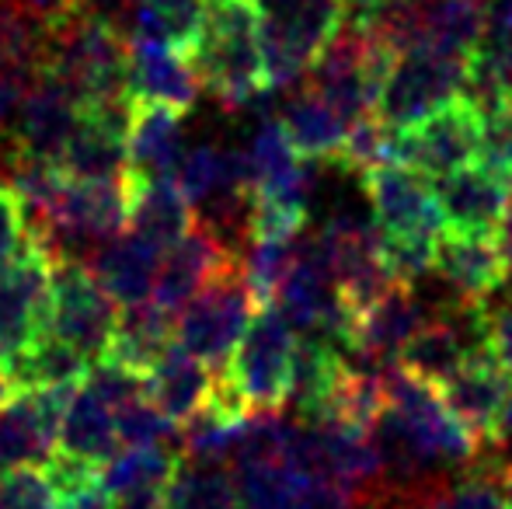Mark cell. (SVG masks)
<instances>
[{
	"instance_id": "cell-30",
	"label": "cell",
	"mask_w": 512,
	"mask_h": 509,
	"mask_svg": "<svg viewBox=\"0 0 512 509\" xmlns=\"http://www.w3.org/2000/svg\"><path fill=\"white\" fill-rule=\"evenodd\" d=\"M387 161H394V129L377 116V109H373L349 126L342 154H338V164H342L345 171L363 175V171L377 168V164H387Z\"/></svg>"
},
{
	"instance_id": "cell-37",
	"label": "cell",
	"mask_w": 512,
	"mask_h": 509,
	"mask_svg": "<svg viewBox=\"0 0 512 509\" xmlns=\"http://www.w3.org/2000/svg\"><path fill=\"white\" fill-rule=\"evenodd\" d=\"M35 74H28V70H14V67H4L0 70V140H11V123H14V112H18V102L21 95H25L28 81H32ZM7 150V147H4ZM4 150H0V157H4Z\"/></svg>"
},
{
	"instance_id": "cell-36",
	"label": "cell",
	"mask_w": 512,
	"mask_h": 509,
	"mask_svg": "<svg viewBox=\"0 0 512 509\" xmlns=\"http://www.w3.org/2000/svg\"><path fill=\"white\" fill-rule=\"evenodd\" d=\"M485 346L512 370V293L502 297L499 307L485 304Z\"/></svg>"
},
{
	"instance_id": "cell-25",
	"label": "cell",
	"mask_w": 512,
	"mask_h": 509,
	"mask_svg": "<svg viewBox=\"0 0 512 509\" xmlns=\"http://www.w3.org/2000/svg\"><path fill=\"white\" fill-rule=\"evenodd\" d=\"M283 123L290 129V140H293V147H297V154L314 164L338 161L345 133H349V126H352L349 119H345L328 98L317 95L310 84L286 102Z\"/></svg>"
},
{
	"instance_id": "cell-9",
	"label": "cell",
	"mask_w": 512,
	"mask_h": 509,
	"mask_svg": "<svg viewBox=\"0 0 512 509\" xmlns=\"http://www.w3.org/2000/svg\"><path fill=\"white\" fill-rule=\"evenodd\" d=\"M119 304L102 290L88 262L56 258L53 300H49V332L60 335L74 349H81L91 363L102 360L112 342Z\"/></svg>"
},
{
	"instance_id": "cell-26",
	"label": "cell",
	"mask_w": 512,
	"mask_h": 509,
	"mask_svg": "<svg viewBox=\"0 0 512 509\" xmlns=\"http://www.w3.org/2000/svg\"><path fill=\"white\" fill-rule=\"evenodd\" d=\"M88 367V356L70 342H63L60 335H53L49 328L35 342H28L14 360L4 363L7 377L18 391H25V387H77L88 377Z\"/></svg>"
},
{
	"instance_id": "cell-43",
	"label": "cell",
	"mask_w": 512,
	"mask_h": 509,
	"mask_svg": "<svg viewBox=\"0 0 512 509\" xmlns=\"http://www.w3.org/2000/svg\"><path fill=\"white\" fill-rule=\"evenodd\" d=\"M14 394H18V387H14V381H11V377H7V370L0 367V408H4L7 401L14 398Z\"/></svg>"
},
{
	"instance_id": "cell-29",
	"label": "cell",
	"mask_w": 512,
	"mask_h": 509,
	"mask_svg": "<svg viewBox=\"0 0 512 509\" xmlns=\"http://www.w3.org/2000/svg\"><path fill=\"white\" fill-rule=\"evenodd\" d=\"M297 238H286V234H248L241 255V272L248 279L251 293H255L258 304H272L276 290L283 286L286 272H290L293 258H297Z\"/></svg>"
},
{
	"instance_id": "cell-33",
	"label": "cell",
	"mask_w": 512,
	"mask_h": 509,
	"mask_svg": "<svg viewBox=\"0 0 512 509\" xmlns=\"http://www.w3.org/2000/svg\"><path fill=\"white\" fill-rule=\"evenodd\" d=\"M84 384H88L91 391H95L98 398L112 408V412L126 405V401L143 398V394H147V374H136V370L122 367L119 360H108V356L91 363Z\"/></svg>"
},
{
	"instance_id": "cell-28",
	"label": "cell",
	"mask_w": 512,
	"mask_h": 509,
	"mask_svg": "<svg viewBox=\"0 0 512 509\" xmlns=\"http://www.w3.org/2000/svg\"><path fill=\"white\" fill-rule=\"evenodd\" d=\"M161 509H237V482L227 464L178 461L161 489Z\"/></svg>"
},
{
	"instance_id": "cell-13",
	"label": "cell",
	"mask_w": 512,
	"mask_h": 509,
	"mask_svg": "<svg viewBox=\"0 0 512 509\" xmlns=\"http://www.w3.org/2000/svg\"><path fill=\"white\" fill-rule=\"evenodd\" d=\"M81 102L70 88H63L56 77L35 74L28 81L25 95L18 102L11 123V147L28 157L60 161L70 136L81 126Z\"/></svg>"
},
{
	"instance_id": "cell-7",
	"label": "cell",
	"mask_w": 512,
	"mask_h": 509,
	"mask_svg": "<svg viewBox=\"0 0 512 509\" xmlns=\"http://www.w3.org/2000/svg\"><path fill=\"white\" fill-rule=\"evenodd\" d=\"M485 109L471 95H457L429 119L394 129V161L418 175H450L481 157Z\"/></svg>"
},
{
	"instance_id": "cell-46",
	"label": "cell",
	"mask_w": 512,
	"mask_h": 509,
	"mask_svg": "<svg viewBox=\"0 0 512 509\" xmlns=\"http://www.w3.org/2000/svg\"><path fill=\"white\" fill-rule=\"evenodd\" d=\"M283 4V0H258V7H262V11H272V7H279Z\"/></svg>"
},
{
	"instance_id": "cell-15",
	"label": "cell",
	"mask_w": 512,
	"mask_h": 509,
	"mask_svg": "<svg viewBox=\"0 0 512 509\" xmlns=\"http://www.w3.org/2000/svg\"><path fill=\"white\" fill-rule=\"evenodd\" d=\"M234 262H241L237 248L230 245V241H223L213 227L196 217V224L185 231V238H178L175 245L161 255L154 300L161 307H168L171 314H178L192 297H199V293Z\"/></svg>"
},
{
	"instance_id": "cell-12",
	"label": "cell",
	"mask_w": 512,
	"mask_h": 509,
	"mask_svg": "<svg viewBox=\"0 0 512 509\" xmlns=\"http://www.w3.org/2000/svg\"><path fill=\"white\" fill-rule=\"evenodd\" d=\"M432 304H425L415 293V286H391L380 300H373L366 311H359L352 318L349 332V349L363 367L384 370L394 367L411 342V335L418 332L425 318H429Z\"/></svg>"
},
{
	"instance_id": "cell-42",
	"label": "cell",
	"mask_w": 512,
	"mask_h": 509,
	"mask_svg": "<svg viewBox=\"0 0 512 509\" xmlns=\"http://www.w3.org/2000/svg\"><path fill=\"white\" fill-rule=\"evenodd\" d=\"M509 440H512V394H509L506 408H502V426H499V450L506 447Z\"/></svg>"
},
{
	"instance_id": "cell-22",
	"label": "cell",
	"mask_w": 512,
	"mask_h": 509,
	"mask_svg": "<svg viewBox=\"0 0 512 509\" xmlns=\"http://www.w3.org/2000/svg\"><path fill=\"white\" fill-rule=\"evenodd\" d=\"M175 342V314L150 297L140 304L119 307V321H115L105 356L119 360L122 367L136 370V374H150Z\"/></svg>"
},
{
	"instance_id": "cell-18",
	"label": "cell",
	"mask_w": 512,
	"mask_h": 509,
	"mask_svg": "<svg viewBox=\"0 0 512 509\" xmlns=\"http://www.w3.org/2000/svg\"><path fill=\"white\" fill-rule=\"evenodd\" d=\"M129 95L133 102H164L189 112L203 95V81L182 49L129 35Z\"/></svg>"
},
{
	"instance_id": "cell-23",
	"label": "cell",
	"mask_w": 512,
	"mask_h": 509,
	"mask_svg": "<svg viewBox=\"0 0 512 509\" xmlns=\"http://www.w3.org/2000/svg\"><path fill=\"white\" fill-rule=\"evenodd\" d=\"M119 426H115V412L91 391L88 384L74 387L67 401V412L60 422V440L56 450L67 457H77L84 464L105 468L115 454H119Z\"/></svg>"
},
{
	"instance_id": "cell-34",
	"label": "cell",
	"mask_w": 512,
	"mask_h": 509,
	"mask_svg": "<svg viewBox=\"0 0 512 509\" xmlns=\"http://www.w3.org/2000/svg\"><path fill=\"white\" fill-rule=\"evenodd\" d=\"M28 238H32V227H28L25 203H21L11 185L0 182V269L21 255Z\"/></svg>"
},
{
	"instance_id": "cell-8",
	"label": "cell",
	"mask_w": 512,
	"mask_h": 509,
	"mask_svg": "<svg viewBox=\"0 0 512 509\" xmlns=\"http://www.w3.org/2000/svg\"><path fill=\"white\" fill-rule=\"evenodd\" d=\"M56 255L28 238L21 255L0 269V367L49 328Z\"/></svg>"
},
{
	"instance_id": "cell-45",
	"label": "cell",
	"mask_w": 512,
	"mask_h": 509,
	"mask_svg": "<svg viewBox=\"0 0 512 509\" xmlns=\"http://www.w3.org/2000/svg\"><path fill=\"white\" fill-rule=\"evenodd\" d=\"M502 478H506V492L512 499V461H509V457H506V464H502Z\"/></svg>"
},
{
	"instance_id": "cell-38",
	"label": "cell",
	"mask_w": 512,
	"mask_h": 509,
	"mask_svg": "<svg viewBox=\"0 0 512 509\" xmlns=\"http://www.w3.org/2000/svg\"><path fill=\"white\" fill-rule=\"evenodd\" d=\"M14 4L32 21H39L42 28H53L60 21H67L70 14H77L81 7H88L91 0H14Z\"/></svg>"
},
{
	"instance_id": "cell-6",
	"label": "cell",
	"mask_w": 512,
	"mask_h": 509,
	"mask_svg": "<svg viewBox=\"0 0 512 509\" xmlns=\"http://www.w3.org/2000/svg\"><path fill=\"white\" fill-rule=\"evenodd\" d=\"M467 60L471 56L411 49L394 56L377 95V116L391 129H408L439 112L457 95H467Z\"/></svg>"
},
{
	"instance_id": "cell-14",
	"label": "cell",
	"mask_w": 512,
	"mask_h": 509,
	"mask_svg": "<svg viewBox=\"0 0 512 509\" xmlns=\"http://www.w3.org/2000/svg\"><path fill=\"white\" fill-rule=\"evenodd\" d=\"M432 192L443 213V231L499 234V224L512 203V182L481 157L450 175H439Z\"/></svg>"
},
{
	"instance_id": "cell-11",
	"label": "cell",
	"mask_w": 512,
	"mask_h": 509,
	"mask_svg": "<svg viewBox=\"0 0 512 509\" xmlns=\"http://www.w3.org/2000/svg\"><path fill=\"white\" fill-rule=\"evenodd\" d=\"M70 394L74 387H25L0 408V471L49 461Z\"/></svg>"
},
{
	"instance_id": "cell-27",
	"label": "cell",
	"mask_w": 512,
	"mask_h": 509,
	"mask_svg": "<svg viewBox=\"0 0 512 509\" xmlns=\"http://www.w3.org/2000/svg\"><path fill=\"white\" fill-rule=\"evenodd\" d=\"M182 457L168 443H147V447H126L102 468L105 492L122 503L133 496H154L168 485Z\"/></svg>"
},
{
	"instance_id": "cell-19",
	"label": "cell",
	"mask_w": 512,
	"mask_h": 509,
	"mask_svg": "<svg viewBox=\"0 0 512 509\" xmlns=\"http://www.w3.org/2000/svg\"><path fill=\"white\" fill-rule=\"evenodd\" d=\"M185 154V109L164 102H136L126 133V175H175Z\"/></svg>"
},
{
	"instance_id": "cell-40",
	"label": "cell",
	"mask_w": 512,
	"mask_h": 509,
	"mask_svg": "<svg viewBox=\"0 0 512 509\" xmlns=\"http://www.w3.org/2000/svg\"><path fill=\"white\" fill-rule=\"evenodd\" d=\"M499 248H502V255H506V269H509V279H512V203H509L506 217H502V224H499Z\"/></svg>"
},
{
	"instance_id": "cell-5",
	"label": "cell",
	"mask_w": 512,
	"mask_h": 509,
	"mask_svg": "<svg viewBox=\"0 0 512 509\" xmlns=\"http://www.w3.org/2000/svg\"><path fill=\"white\" fill-rule=\"evenodd\" d=\"M258 307L262 304L251 293L241 262H234L175 314L178 346H185L209 367H227L230 353L241 342V335L248 332Z\"/></svg>"
},
{
	"instance_id": "cell-16",
	"label": "cell",
	"mask_w": 512,
	"mask_h": 509,
	"mask_svg": "<svg viewBox=\"0 0 512 509\" xmlns=\"http://www.w3.org/2000/svg\"><path fill=\"white\" fill-rule=\"evenodd\" d=\"M363 192L373 206V220L384 234H443L436 192L418 171L398 161L363 171Z\"/></svg>"
},
{
	"instance_id": "cell-4",
	"label": "cell",
	"mask_w": 512,
	"mask_h": 509,
	"mask_svg": "<svg viewBox=\"0 0 512 509\" xmlns=\"http://www.w3.org/2000/svg\"><path fill=\"white\" fill-rule=\"evenodd\" d=\"M342 0H283L262 14V63L265 88L286 91L317 60L331 35L342 28Z\"/></svg>"
},
{
	"instance_id": "cell-2",
	"label": "cell",
	"mask_w": 512,
	"mask_h": 509,
	"mask_svg": "<svg viewBox=\"0 0 512 509\" xmlns=\"http://www.w3.org/2000/svg\"><path fill=\"white\" fill-rule=\"evenodd\" d=\"M262 7L258 0H206V21L189 60L203 91L223 109H244L269 95L262 63Z\"/></svg>"
},
{
	"instance_id": "cell-21",
	"label": "cell",
	"mask_w": 512,
	"mask_h": 509,
	"mask_svg": "<svg viewBox=\"0 0 512 509\" xmlns=\"http://www.w3.org/2000/svg\"><path fill=\"white\" fill-rule=\"evenodd\" d=\"M126 192H129V231L147 238L161 252H168L196 224V206L185 199V192L178 189V182L171 175H154V178L126 175Z\"/></svg>"
},
{
	"instance_id": "cell-17",
	"label": "cell",
	"mask_w": 512,
	"mask_h": 509,
	"mask_svg": "<svg viewBox=\"0 0 512 509\" xmlns=\"http://www.w3.org/2000/svg\"><path fill=\"white\" fill-rule=\"evenodd\" d=\"M436 272L453 297L488 304L495 293L506 286L509 269L506 255L499 248V234H467V231H443L436 245Z\"/></svg>"
},
{
	"instance_id": "cell-35",
	"label": "cell",
	"mask_w": 512,
	"mask_h": 509,
	"mask_svg": "<svg viewBox=\"0 0 512 509\" xmlns=\"http://www.w3.org/2000/svg\"><path fill=\"white\" fill-rule=\"evenodd\" d=\"M481 161L512 182V102L495 105L485 112V140H481Z\"/></svg>"
},
{
	"instance_id": "cell-44",
	"label": "cell",
	"mask_w": 512,
	"mask_h": 509,
	"mask_svg": "<svg viewBox=\"0 0 512 509\" xmlns=\"http://www.w3.org/2000/svg\"><path fill=\"white\" fill-rule=\"evenodd\" d=\"M129 0H91V7H98V11H105V14H112V18H119L122 14V7H126Z\"/></svg>"
},
{
	"instance_id": "cell-1",
	"label": "cell",
	"mask_w": 512,
	"mask_h": 509,
	"mask_svg": "<svg viewBox=\"0 0 512 509\" xmlns=\"http://www.w3.org/2000/svg\"><path fill=\"white\" fill-rule=\"evenodd\" d=\"M35 74L56 77L63 88L74 91L81 109L133 102L129 95V35L122 32L119 18L91 4L60 25L42 28Z\"/></svg>"
},
{
	"instance_id": "cell-41",
	"label": "cell",
	"mask_w": 512,
	"mask_h": 509,
	"mask_svg": "<svg viewBox=\"0 0 512 509\" xmlns=\"http://www.w3.org/2000/svg\"><path fill=\"white\" fill-rule=\"evenodd\" d=\"M115 509H161V492H154V496L122 499V503H115Z\"/></svg>"
},
{
	"instance_id": "cell-24",
	"label": "cell",
	"mask_w": 512,
	"mask_h": 509,
	"mask_svg": "<svg viewBox=\"0 0 512 509\" xmlns=\"http://www.w3.org/2000/svg\"><path fill=\"white\" fill-rule=\"evenodd\" d=\"M213 384H216L213 367L175 342V346L161 356V363L147 374V398L154 401L171 422L182 426L185 419H192V415L206 405V398L213 394Z\"/></svg>"
},
{
	"instance_id": "cell-20",
	"label": "cell",
	"mask_w": 512,
	"mask_h": 509,
	"mask_svg": "<svg viewBox=\"0 0 512 509\" xmlns=\"http://www.w3.org/2000/svg\"><path fill=\"white\" fill-rule=\"evenodd\" d=\"M161 248L150 245L136 231H122L115 238L102 241L95 252L88 255V269L102 283V290L119 307L140 304V300L154 297L157 272H161Z\"/></svg>"
},
{
	"instance_id": "cell-31",
	"label": "cell",
	"mask_w": 512,
	"mask_h": 509,
	"mask_svg": "<svg viewBox=\"0 0 512 509\" xmlns=\"http://www.w3.org/2000/svg\"><path fill=\"white\" fill-rule=\"evenodd\" d=\"M56 485L46 464L0 471V509H56Z\"/></svg>"
},
{
	"instance_id": "cell-3",
	"label": "cell",
	"mask_w": 512,
	"mask_h": 509,
	"mask_svg": "<svg viewBox=\"0 0 512 509\" xmlns=\"http://www.w3.org/2000/svg\"><path fill=\"white\" fill-rule=\"evenodd\" d=\"M293 360H297V332L276 304H265L234 346L223 377L251 412L283 408L290 401Z\"/></svg>"
},
{
	"instance_id": "cell-10",
	"label": "cell",
	"mask_w": 512,
	"mask_h": 509,
	"mask_svg": "<svg viewBox=\"0 0 512 509\" xmlns=\"http://www.w3.org/2000/svg\"><path fill=\"white\" fill-rule=\"evenodd\" d=\"M443 401L485 447L499 450L502 408L512 394V370L488 346H478L453 374L436 384Z\"/></svg>"
},
{
	"instance_id": "cell-39",
	"label": "cell",
	"mask_w": 512,
	"mask_h": 509,
	"mask_svg": "<svg viewBox=\"0 0 512 509\" xmlns=\"http://www.w3.org/2000/svg\"><path fill=\"white\" fill-rule=\"evenodd\" d=\"M56 509H115V499L105 492L102 478L81 485V489H70L56 499Z\"/></svg>"
},
{
	"instance_id": "cell-32",
	"label": "cell",
	"mask_w": 512,
	"mask_h": 509,
	"mask_svg": "<svg viewBox=\"0 0 512 509\" xmlns=\"http://www.w3.org/2000/svg\"><path fill=\"white\" fill-rule=\"evenodd\" d=\"M115 426H119V440L126 447H147V443H168L178 436V422H171L154 401L143 398L126 401L115 408Z\"/></svg>"
}]
</instances>
